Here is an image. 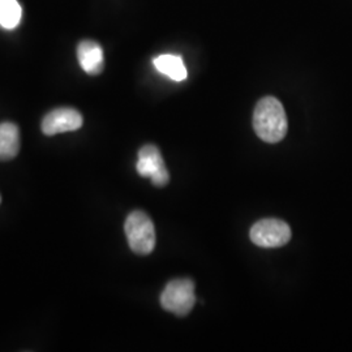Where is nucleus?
I'll use <instances>...</instances> for the list:
<instances>
[{
    "mask_svg": "<svg viewBox=\"0 0 352 352\" xmlns=\"http://www.w3.org/2000/svg\"><path fill=\"white\" fill-rule=\"evenodd\" d=\"M20 151V129L14 123H0V161L13 160Z\"/></svg>",
    "mask_w": 352,
    "mask_h": 352,
    "instance_id": "6e6552de",
    "label": "nucleus"
},
{
    "mask_svg": "<svg viewBox=\"0 0 352 352\" xmlns=\"http://www.w3.org/2000/svg\"><path fill=\"white\" fill-rule=\"evenodd\" d=\"M253 128L260 139L276 144L287 133V116L283 104L274 97H265L256 104Z\"/></svg>",
    "mask_w": 352,
    "mask_h": 352,
    "instance_id": "f257e3e1",
    "label": "nucleus"
},
{
    "mask_svg": "<svg viewBox=\"0 0 352 352\" xmlns=\"http://www.w3.org/2000/svg\"><path fill=\"white\" fill-rule=\"evenodd\" d=\"M138 173L142 177H151L155 187H164L170 182V174L164 164L160 149L155 145H144L139 151L136 164Z\"/></svg>",
    "mask_w": 352,
    "mask_h": 352,
    "instance_id": "39448f33",
    "label": "nucleus"
},
{
    "mask_svg": "<svg viewBox=\"0 0 352 352\" xmlns=\"http://www.w3.org/2000/svg\"><path fill=\"white\" fill-rule=\"evenodd\" d=\"M0 201H1V199H0Z\"/></svg>",
    "mask_w": 352,
    "mask_h": 352,
    "instance_id": "9b49d317",
    "label": "nucleus"
},
{
    "mask_svg": "<svg viewBox=\"0 0 352 352\" xmlns=\"http://www.w3.org/2000/svg\"><path fill=\"white\" fill-rule=\"evenodd\" d=\"M153 64L158 72L170 77L174 81H184L188 76L182 56L174 54H164L154 58Z\"/></svg>",
    "mask_w": 352,
    "mask_h": 352,
    "instance_id": "1a4fd4ad",
    "label": "nucleus"
},
{
    "mask_svg": "<svg viewBox=\"0 0 352 352\" xmlns=\"http://www.w3.org/2000/svg\"><path fill=\"white\" fill-rule=\"evenodd\" d=\"M195 304V283L188 278L174 279L168 282L161 295L162 308L179 317L188 315Z\"/></svg>",
    "mask_w": 352,
    "mask_h": 352,
    "instance_id": "7ed1b4c3",
    "label": "nucleus"
},
{
    "mask_svg": "<svg viewBox=\"0 0 352 352\" xmlns=\"http://www.w3.org/2000/svg\"><path fill=\"white\" fill-rule=\"evenodd\" d=\"M84 124L82 115L75 109L60 107L47 113L42 120V132L47 136H54L64 132L80 129Z\"/></svg>",
    "mask_w": 352,
    "mask_h": 352,
    "instance_id": "423d86ee",
    "label": "nucleus"
},
{
    "mask_svg": "<svg viewBox=\"0 0 352 352\" xmlns=\"http://www.w3.org/2000/svg\"><path fill=\"white\" fill-rule=\"evenodd\" d=\"M23 8L17 0H0V26L13 30L21 23Z\"/></svg>",
    "mask_w": 352,
    "mask_h": 352,
    "instance_id": "9d476101",
    "label": "nucleus"
},
{
    "mask_svg": "<svg viewBox=\"0 0 352 352\" xmlns=\"http://www.w3.org/2000/svg\"><path fill=\"white\" fill-rule=\"evenodd\" d=\"M77 59L85 74L97 76L104 68V55L101 45L96 41H81L77 46Z\"/></svg>",
    "mask_w": 352,
    "mask_h": 352,
    "instance_id": "0eeeda50",
    "label": "nucleus"
},
{
    "mask_svg": "<svg viewBox=\"0 0 352 352\" xmlns=\"http://www.w3.org/2000/svg\"><path fill=\"white\" fill-rule=\"evenodd\" d=\"M129 248L136 254L146 256L155 247V228L151 217L141 210H135L126 217L124 223Z\"/></svg>",
    "mask_w": 352,
    "mask_h": 352,
    "instance_id": "f03ea898",
    "label": "nucleus"
},
{
    "mask_svg": "<svg viewBox=\"0 0 352 352\" xmlns=\"http://www.w3.org/2000/svg\"><path fill=\"white\" fill-rule=\"evenodd\" d=\"M252 243L263 248L283 247L291 239V228L280 219H261L256 222L250 232Z\"/></svg>",
    "mask_w": 352,
    "mask_h": 352,
    "instance_id": "20e7f679",
    "label": "nucleus"
}]
</instances>
